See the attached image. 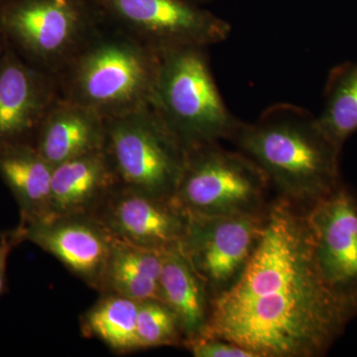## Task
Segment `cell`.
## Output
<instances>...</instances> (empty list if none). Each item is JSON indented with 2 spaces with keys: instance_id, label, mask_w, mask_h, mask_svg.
I'll return each instance as SVG.
<instances>
[{
  "instance_id": "cell-1",
  "label": "cell",
  "mask_w": 357,
  "mask_h": 357,
  "mask_svg": "<svg viewBox=\"0 0 357 357\" xmlns=\"http://www.w3.org/2000/svg\"><path fill=\"white\" fill-rule=\"evenodd\" d=\"M306 208L270 202L257 245L238 279L210 300L203 335L229 340L255 357H319L349 321L314 261Z\"/></svg>"
},
{
  "instance_id": "cell-2",
  "label": "cell",
  "mask_w": 357,
  "mask_h": 357,
  "mask_svg": "<svg viewBox=\"0 0 357 357\" xmlns=\"http://www.w3.org/2000/svg\"><path fill=\"white\" fill-rule=\"evenodd\" d=\"M230 141L261 169L278 198L306 210L342 183V149L318 116L297 105H270L252 123L241 121Z\"/></svg>"
},
{
  "instance_id": "cell-3",
  "label": "cell",
  "mask_w": 357,
  "mask_h": 357,
  "mask_svg": "<svg viewBox=\"0 0 357 357\" xmlns=\"http://www.w3.org/2000/svg\"><path fill=\"white\" fill-rule=\"evenodd\" d=\"M159 53L105 23L56 76L59 95L103 119L151 102Z\"/></svg>"
},
{
  "instance_id": "cell-4",
  "label": "cell",
  "mask_w": 357,
  "mask_h": 357,
  "mask_svg": "<svg viewBox=\"0 0 357 357\" xmlns=\"http://www.w3.org/2000/svg\"><path fill=\"white\" fill-rule=\"evenodd\" d=\"M204 47L158 52L150 105L188 150L231 139L241 121L230 112Z\"/></svg>"
},
{
  "instance_id": "cell-5",
  "label": "cell",
  "mask_w": 357,
  "mask_h": 357,
  "mask_svg": "<svg viewBox=\"0 0 357 357\" xmlns=\"http://www.w3.org/2000/svg\"><path fill=\"white\" fill-rule=\"evenodd\" d=\"M103 151L119 185L173 199L188 149L151 105L105 119Z\"/></svg>"
},
{
  "instance_id": "cell-6",
  "label": "cell",
  "mask_w": 357,
  "mask_h": 357,
  "mask_svg": "<svg viewBox=\"0 0 357 357\" xmlns=\"http://www.w3.org/2000/svg\"><path fill=\"white\" fill-rule=\"evenodd\" d=\"M102 24L93 0H10L0 8L7 43L54 77Z\"/></svg>"
},
{
  "instance_id": "cell-7",
  "label": "cell",
  "mask_w": 357,
  "mask_h": 357,
  "mask_svg": "<svg viewBox=\"0 0 357 357\" xmlns=\"http://www.w3.org/2000/svg\"><path fill=\"white\" fill-rule=\"evenodd\" d=\"M270 189L253 160L211 143L188 150L174 199L192 217L257 215L269 204Z\"/></svg>"
},
{
  "instance_id": "cell-8",
  "label": "cell",
  "mask_w": 357,
  "mask_h": 357,
  "mask_svg": "<svg viewBox=\"0 0 357 357\" xmlns=\"http://www.w3.org/2000/svg\"><path fill=\"white\" fill-rule=\"evenodd\" d=\"M107 24L156 52L222 43L231 25L190 0H93Z\"/></svg>"
},
{
  "instance_id": "cell-9",
  "label": "cell",
  "mask_w": 357,
  "mask_h": 357,
  "mask_svg": "<svg viewBox=\"0 0 357 357\" xmlns=\"http://www.w3.org/2000/svg\"><path fill=\"white\" fill-rule=\"evenodd\" d=\"M317 267L349 323L357 318V198L342 183L307 208Z\"/></svg>"
},
{
  "instance_id": "cell-10",
  "label": "cell",
  "mask_w": 357,
  "mask_h": 357,
  "mask_svg": "<svg viewBox=\"0 0 357 357\" xmlns=\"http://www.w3.org/2000/svg\"><path fill=\"white\" fill-rule=\"evenodd\" d=\"M264 215L265 211L220 217L190 215L178 248L206 284L210 298L225 292L243 273L261 236Z\"/></svg>"
},
{
  "instance_id": "cell-11",
  "label": "cell",
  "mask_w": 357,
  "mask_h": 357,
  "mask_svg": "<svg viewBox=\"0 0 357 357\" xmlns=\"http://www.w3.org/2000/svg\"><path fill=\"white\" fill-rule=\"evenodd\" d=\"M117 241L166 252L180 248L190 215L173 199L117 185L91 213Z\"/></svg>"
},
{
  "instance_id": "cell-12",
  "label": "cell",
  "mask_w": 357,
  "mask_h": 357,
  "mask_svg": "<svg viewBox=\"0 0 357 357\" xmlns=\"http://www.w3.org/2000/svg\"><path fill=\"white\" fill-rule=\"evenodd\" d=\"M59 98L56 77L30 64L6 42L0 52V147L33 143Z\"/></svg>"
},
{
  "instance_id": "cell-13",
  "label": "cell",
  "mask_w": 357,
  "mask_h": 357,
  "mask_svg": "<svg viewBox=\"0 0 357 357\" xmlns=\"http://www.w3.org/2000/svg\"><path fill=\"white\" fill-rule=\"evenodd\" d=\"M21 243L29 241L53 255L89 287L100 292L114 237L89 215H64L18 225Z\"/></svg>"
},
{
  "instance_id": "cell-14",
  "label": "cell",
  "mask_w": 357,
  "mask_h": 357,
  "mask_svg": "<svg viewBox=\"0 0 357 357\" xmlns=\"http://www.w3.org/2000/svg\"><path fill=\"white\" fill-rule=\"evenodd\" d=\"M105 119L100 114L59 98L45 115L33 144L52 166L100 151L105 145Z\"/></svg>"
},
{
  "instance_id": "cell-15",
  "label": "cell",
  "mask_w": 357,
  "mask_h": 357,
  "mask_svg": "<svg viewBox=\"0 0 357 357\" xmlns=\"http://www.w3.org/2000/svg\"><path fill=\"white\" fill-rule=\"evenodd\" d=\"M117 185L103 149L54 167L51 220L64 215H91Z\"/></svg>"
},
{
  "instance_id": "cell-16",
  "label": "cell",
  "mask_w": 357,
  "mask_h": 357,
  "mask_svg": "<svg viewBox=\"0 0 357 357\" xmlns=\"http://www.w3.org/2000/svg\"><path fill=\"white\" fill-rule=\"evenodd\" d=\"M52 166L32 142L0 147V176L20 211V225L51 220Z\"/></svg>"
},
{
  "instance_id": "cell-17",
  "label": "cell",
  "mask_w": 357,
  "mask_h": 357,
  "mask_svg": "<svg viewBox=\"0 0 357 357\" xmlns=\"http://www.w3.org/2000/svg\"><path fill=\"white\" fill-rule=\"evenodd\" d=\"M160 287L161 302L177 317L183 344L203 335L210 314V294L178 248L163 253Z\"/></svg>"
},
{
  "instance_id": "cell-18",
  "label": "cell",
  "mask_w": 357,
  "mask_h": 357,
  "mask_svg": "<svg viewBox=\"0 0 357 357\" xmlns=\"http://www.w3.org/2000/svg\"><path fill=\"white\" fill-rule=\"evenodd\" d=\"M163 253L114 238L100 293L115 294L137 302L161 301Z\"/></svg>"
},
{
  "instance_id": "cell-19",
  "label": "cell",
  "mask_w": 357,
  "mask_h": 357,
  "mask_svg": "<svg viewBox=\"0 0 357 357\" xmlns=\"http://www.w3.org/2000/svg\"><path fill=\"white\" fill-rule=\"evenodd\" d=\"M102 295L84 314V335L98 338L117 354L139 351L136 337L139 302L115 294Z\"/></svg>"
},
{
  "instance_id": "cell-20",
  "label": "cell",
  "mask_w": 357,
  "mask_h": 357,
  "mask_svg": "<svg viewBox=\"0 0 357 357\" xmlns=\"http://www.w3.org/2000/svg\"><path fill=\"white\" fill-rule=\"evenodd\" d=\"M324 98L319 126L342 149L345 141L357 132V62L342 63L331 70Z\"/></svg>"
},
{
  "instance_id": "cell-21",
  "label": "cell",
  "mask_w": 357,
  "mask_h": 357,
  "mask_svg": "<svg viewBox=\"0 0 357 357\" xmlns=\"http://www.w3.org/2000/svg\"><path fill=\"white\" fill-rule=\"evenodd\" d=\"M136 337L139 349L183 344L184 342L177 317L158 300L139 302Z\"/></svg>"
},
{
  "instance_id": "cell-22",
  "label": "cell",
  "mask_w": 357,
  "mask_h": 357,
  "mask_svg": "<svg viewBox=\"0 0 357 357\" xmlns=\"http://www.w3.org/2000/svg\"><path fill=\"white\" fill-rule=\"evenodd\" d=\"M183 345L196 357H255L252 352L241 345L210 335L192 338Z\"/></svg>"
},
{
  "instance_id": "cell-23",
  "label": "cell",
  "mask_w": 357,
  "mask_h": 357,
  "mask_svg": "<svg viewBox=\"0 0 357 357\" xmlns=\"http://www.w3.org/2000/svg\"><path fill=\"white\" fill-rule=\"evenodd\" d=\"M20 243H21V239L17 229L0 234V296L6 288L9 255L11 250Z\"/></svg>"
},
{
  "instance_id": "cell-24",
  "label": "cell",
  "mask_w": 357,
  "mask_h": 357,
  "mask_svg": "<svg viewBox=\"0 0 357 357\" xmlns=\"http://www.w3.org/2000/svg\"><path fill=\"white\" fill-rule=\"evenodd\" d=\"M6 45V39H4L3 35L0 32V52L2 51V49L4 48V46Z\"/></svg>"
},
{
  "instance_id": "cell-25",
  "label": "cell",
  "mask_w": 357,
  "mask_h": 357,
  "mask_svg": "<svg viewBox=\"0 0 357 357\" xmlns=\"http://www.w3.org/2000/svg\"><path fill=\"white\" fill-rule=\"evenodd\" d=\"M190 1L195 2V3H198L201 4V6H203V4L213 1V0H190Z\"/></svg>"
},
{
  "instance_id": "cell-26",
  "label": "cell",
  "mask_w": 357,
  "mask_h": 357,
  "mask_svg": "<svg viewBox=\"0 0 357 357\" xmlns=\"http://www.w3.org/2000/svg\"><path fill=\"white\" fill-rule=\"evenodd\" d=\"M9 1H10V0H0V8H1V7H3L4 6H6L7 2H9Z\"/></svg>"
}]
</instances>
